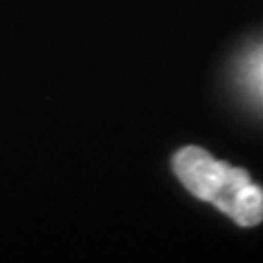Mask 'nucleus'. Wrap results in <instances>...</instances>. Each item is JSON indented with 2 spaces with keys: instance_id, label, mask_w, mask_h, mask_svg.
<instances>
[{
  "instance_id": "f03ea898",
  "label": "nucleus",
  "mask_w": 263,
  "mask_h": 263,
  "mask_svg": "<svg viewBox=\"0 0 263 263\" xmlns=\"http://www.w3.org/2000/svg\"><path fill=\"white\" fill-rule=\"evenodd\" d=\"M240 74L252 98L263 104V45L250 51V55H246L244 63L240 66Z\"/></svg>"
},
{
  "instance_id": "f257e3e1",
  "label": "nucleus",
  "mask_w": 263,
  "mask_h": 263,
  "mask_svg": "<svg viewBox=\"0 0 263 263\" xmlns=\"http://www.w3.org/2000/svg\"><path fill=\"white\" fill-rule=\"evenodd\" d=\"M179 181L201 201L213 203L236 224L255 226L263 220V189L250 174L215 160L199 146H185L172 160Z\"/></svg>"
}]
</instances>
